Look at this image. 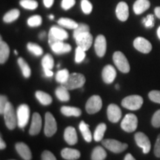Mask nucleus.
<instances>
[{
	"instance_id": "obj_1",
	"label": "nucleus",
	"mask_w": 160,
	"mask_h": 160,
	"mask_svg": "<svg viewBox=\"0 0 160 160\" xmlns=\"http://www.w3.org/2000/svg\"><path fill=\"white\" fill-rule=\"evenodd\" d=\"M85 76L81 73H73L70 74L68 79L65 83L62 84V85L66 88L68 90H74L80 88L85 83Z\"/></svg>"
},
{
	"instance_id": "obj_2",
	"label": "nucleus",
	"mask_w": 160,
	"mask_h": 160,
	"mask_svg": "<svg viewBox=\"0 0 160 160\" xmlns=\"http://www.w3.org/2000/svg\"><path fill=\"white\" fill-rule=\"evenodd\" d=\"M5 125L10 130H13L17 124V116L15 114L13 106L11 102L8 103L3 113Z\"/></svg>"
},
{
	"instance_id": "obj_3",
	"label": "nucleus",
	"mask_w": 160,
	"mask_h": 160,
	"mask_svg": "<svg viewBox=\"0 0 160 160\" xmlns=\"http://www.w3.org/2000/svg\"><path fill=\"white\" fill-rule=\"evenodd\" d=\"M142 104V97L139 95L128 96L122 101V105L125 108L131 110V111H137V110L141 108Z\"/></svg>"
},
{
	"instance_id": "obj_4",
	"label": "nucleus",
	"mask_w": 160,
	"mask_h": 160,
	"mask_svg": "<svg viewBox=\"0 0 160 160\" xmlns=\"http://www.w3.org/2000/svg\"><path fill=\"white\" fill-rule=\"evenodd\" d=\"M113 60L115 65L120 71L124 73H127L130 71V65L127 58L123 53L117 51L113 53Z\"/></svg>"
},
{
	"instance_id": "obj_5",
	"label": "nucleus",
	"mask_w": 160,
	"mask_h": 160,
	"mask_svg": "<svg viewBox=\"0 0 160 160\" xmlns=\"http://www.w3.org/2000/svg\"><path fill=\"white\" fill-rule=\"evenodd\" d=\"M17 124L20 128H24L28 123L30 117V108L28 105L22 104L18 108L17 111Z\"/></svg>"
},
{
	"instance_id": "obj_6",
	"label": "nucleus",
	"mask_w": 160,
	"mask_h": 160,
	"mask_svg": "<svg viewBox=\"0 0 160 160\" xmlns=\"http://www.w3.org/2000/svg\"><path fill=\"white\" fill-rule=\"evenodd\" d=\"M102 145H104V147L108 149L109 151L116 153H122V152L125 151L128 148V145L126 143H122L116 139H111L102 140Z\"/></svg>"
},
{
	"instance_id": "obj_7",
	"label": "nucleus",
	"mask_w": 160,
	"mask_h": 160,
	"mask_svg": "<svg viewBox=\"0 0 160 160\" xmlns=\"http://www.w3.org/2000/svg\"><path fill=\"white\" fill-rule=\"evenodd\" d=\"M138 125V119L137 116L133 113H128L121 123V128L125 132L131 133L136 131Z\"/></svg>"
},
{
	"instance_id": "obj_8",
	"label": "nucleus",
	"mask_w": 160,
	"mask_h": 160,
	"mask_svg": "<svg viewBox=\"0 0 160 160\" xmlns=\"http://www.w3.org/2000/svg\"><path fill=\"white\" fill-rule=\"evenodd\" d=\"M57 131V123L55 118L50 112H47L45 114V123L44 132L46 137H51Z\"/></svg>"
},
{
	"instance_id": "obj_9",
	"label": "nucleus",
	"mask_w": 160,
	"mask_h": 160,
	"mask_svg": "<svg viewBox=\"0 0 160 160\" xmlns=\"http://www.w3.org/2000/svg\"><path fill=\"white\" fill-rule=\"evenodd\" d=\"M102 106V101L99 96L94 95L90 97L86 103L85 108L89 114H94L99 112Z\"/></svg>"
},
{
	"instance_id": "obj_10",
	"label": "nucleus",
	"mask_w": 160,
	"mask_h": 160,
	"mask_svg": "<svg viewBox=\"0 0 160 160\" xmlns=\"http://www.w3.org/2000/svg\"><path fill=\"white\" fill-rule=\"evenodd\" d=\"M134 138L137 145L142 148L143 153L145 154L148 153L151 148V142H150L148 137L145 133H142V132H138L135 134Z\"/></svg>"
},
{
	"instance_id": "obj_11",
	"label": "nucleus",
	"mask_w": 160,
	"mask_h": 160,
	"mask_svg": "<svg viewBox=\"0 0 160 160\" xmlns=\"http://www.w3.org/2000/svg\"><path fill=\"white\" fill-rule=\"evenodd\" d=\"M75 39L78 47H80L85 51L89 50L92 45V42H93V37L90 33V32H87V33L79 35Z\"/></svg>"
},
{
	"instance_id": "obj_12",
	"label": "nucleus",
	"mask_w": 160,
	"mask_h": 160,
	"mask_svg": "<svg viewBox=\"0 0 160 160\" xmlns=\"http://www.w3.org/2000/svg\"><path fill=\"white\" fill-rule=\"evenodd\" d=\"M133 46L137 51L143 53H148L152 50L151 42L143 37H137L133 41Z\"/></svg>"
},
{
	"instance_id": "obj_13",
	"label": "nucleus",
	"mask_w": 160,
	"mask_h": 160,
	"mask_svg": "<svg viewBox=\"0 0 160 160\" xmlns=\"http://www.w3.org/2000/svg\"><path fill=\"white\" fill-rule=\"evenodd\" d=\"M42 65L43 67L44 73L47 77H51L53 75V71L51 69L54 66V60H53V57L49 53L45 55L43 57L42 61Z\"/></svg>"
},
{
	"instance_id": "obj_14",
	"label": "nucleus",
	"mask_w": 160,
	"mask_h": 160,
	"mask_svg": "<svg viewBox=\"0 0 160 160\" xmlns=\"http://www.w3.org/2000/svg\"><path fill=\"white\" fill-rule=\"evenodd\" d=\"M108 118L111 122L116 123L119 121L122 117V111L119 107L115 104H111L108 108Z\"/></svg>"
},
{
	"instance_id": "obj_15",
	"label": "nucleus",
	"mask_w": 160,
	"mask_h": 160,
	"mask_svg": "<svg viewBox=\"0 0 160 160\" xmlns=\"http://www.w3.org/2000/svg\"><path fill=\"white\" fill-rule=\"evenodd\" d=\"M94 48L98 57H102L105 56L107 49V42L105 37L103 35H99L97 37L94 43Z\"/></svg>"
},
{
	"instance_id": "obj_16",
	"label": "nucleus",
	"mask_w": 160,
	"mask_h": 160,
	"mask_svg": "<svg viewBox=\"0 0 160 160\" xmlns=\"http://www.w3.org/2000/svg\"><path fill=\"white\" fill-rule=\"evenodd\" d=\"M42 124V117L39 115V113H33V117H32L31 125L29 130L30 134L32 136L37 135L41 131Z\"/></svg>"
},
{
	"instance_id": "obj_17",
	"label": "nucleus",
	"mask_w": 160,
	"mask_h": 160,
	"mask_svg": "<svg viewBox=\"0 0 160 160\" xmlns=\"http://www.w3.org/2000/svg\"><path fill=\"white\" fill-rule=\"evenodd\" d=\"M117 77V71L113 66L106 65L102 70V79L106 84H111Z\"/></svg>"
},
{
	"instance_id": "obj_18",
	"label": "nucleus",
	"mask_w": 160,
	"mask_h": 160,
	"mask_svg": "<svg viewBox=\"0 0 160 160\" xmlns=\"http://www.w3.org/2000/svg\"><path fill=\"white\" fill-rule=\"evenodd\" d=\"M116 14L118 19L122 22H125L129 17L128 5L125 2H121L117 5L116 9Z\"/></svg>"
},
{
	"instance_id": "obj_19",
	"label": "nucleus",
	"mask_w": 160,
	"mask_h": 160,
	"mask_svg": "<svg viewBox=\"0 0 160 160\" xmlns=\"http://www.w3.org/2000/svg\"><path fill=\"white\" fill-rule=\"evenodd\" d=\"M16 150L20 157L24 160H31L32 159V153L29 147L24 142H18L16 144Z\"/></svg>"
},
{
	"instance_id": "obj_20",
	"label": "nucleus",
	"mask_w": 160,
	"mask_h": 160,
	"mask_svg": "<svg viewBox=\"0 0 160 160\" xmlns=\"http://www.w3.org/2000/svg\"><path fill=\"white\" fill-rule=\"evenodd\" d=\"M64 139L66 142L71 145H73L77 143L78 137L76 129L73 127H68L64 132Z\"/></svg>"
},
{
	"instance_id": "obj_21",
	"label": "nucleus",
	"mask_w": 160,
	"mask_h": 160,
	"mask_svg": "<svg viewBox=\"0 0 160 160\" xmlns=\"http://www.w3.org/2000/svg\"><path fill=\"white\" fill-rule=\"evenodd\" d=\"M52 51L57 54H62V53H68L71 51V46L69 44L64 43L63 41L59 40L57 41V42L53 44L51 46Z\"/></svg>"
},
{
	"instance_id": "obj_22",
	"label": "nucleus",
	"mask_w": 160,
	"mask_h": 160,
	"mask_svg": "<svg viewBox=\"0 0 160 160\" xmlns=\"http://www.w3.org/2000/svg\"><path fill=\"white\" fill-rule=\"evenodd\" d=\"M151 6L149 0H137L133 4V9L137 15L142 14L145 11H147Z\"/></svg>"
},
{
	"instance_id": "obj_23",
	"label": "nucleus",
	"mask_w": 160,
	"mask_h": 160,
	"mask_svg": "<svg viewBox=\"0 0 160 160\" xmlns=\"http://www.w3.org/2000/svg\"><path fill=\"white\" fill-rule=\"evenodd\" d=\"M61 155L66 160H77L81 156L80 152L77 149H72L66 148L62 150Z\"/></svg>"
},
{
	"instance_id": "obj_24",
	"label": "nucleus",
	"mask_w": 160,
	"mask_h": 160,
	"mask_svg": "<svg viewBox=\"0 0 160 160\" xmlns=\"http://www.w3.org/2000/svg\"><path fill=\"white\" fill-rule=\"evenodd\" d=\"M10 55L9 46L1 38L0 41V63L4 64L8 59Z\"/></svg>"
},
{
	"instance_id": "obj_25",
	"label": "nucleus",
	"mask_w": 160,
	"mask_h": 160,
	"mask_svg": "<svg viewBox=\"0 0 160 160\" xmlns=\"http://www.w3.org/2000/svg\"><path fill=\"white\" fill-rule=\"evenodd\" d=\"M61 112L66 117H79L82 114L81 110L76 107L70 106H62L61 108Z\"/></svg>"
},
{
	"instance_id": "obj_26",
	"label": "nucleus",
	"mask_w": 160,
	"mask_h": 160,
	"mask_svg": "<svg viewBox=\"0 0 160 160\" xmlns=\"http://www.w3.org/2000/svg\"><path fill=\"white\" fill-rule=\"evenodd\" d=\"M50 32L58 39L64 41L65 39H67L68 38V33L65 30L61 28L57 27V26H53L50 30Z\"/></svg>"
},
{
	"instance_id": "obj_27",
	"label": "nucleus",
	"mask_w": 160,
	"mask_h": 160,
	"mask_svg": "<svg viewBox=\"0 0 160 160\" xmlns=\"http://www.w3.org/2000/svg\"><path fill=\"white\" fill-rule=\"evenodd\" d=\"M69 90H68L64 86L61 85L58 87L56 90V96L62 102H68L70 99V94H69Z\"/></svg>"
},
{
	"instance_id": "obj_28",
	"label": "nucleus",
	"mask_w": 160,
	"mask_h": 160,
	"mask_svg": "<svg viewBox=\"0 0 160 160\" xmlns=\"http://www.w3.org/2000/svg\"><path fill=\"white\" fill-rule=\"evenodd\" d=\"M79 130L83 136L84 139L88 142L92 141V135L89 129V125L86 124L84 121H82L79 124Z\"/></svg>"
},
{
	"instance_id": "obj_29",
	"label": "nucleus",
	"mask_w": 160,
	"mask_h": 160,
	"mask_svg": "<svg viewBox=\"0 0 160 160\" xmlns=\"http://www.w3.org/2000/svg\"><path fill=\"white\" fill-rule=\"evenodd\" d=\"M36 97L39 100V102L43 105H48L52 102V98L48 93L41 91L36 92Z\"/></svg>"
},
{
	"instance_id": "obj_30",
	"label": "nucleus",
	"mask_w": 160,
	"mask_h": 160,
	"mask_svg": "<svg viewBox=\"0 0 160 160\" xmlns=\"http://www.w3.org/2000/svg\"><path fill=\"white\" fill-rule=\"evenodd\" d=\"M107 157L106 151L100 146L96 147L91 154V160H105Z\"/></svg>"
},
{
	"instance_id": "obj_31",
	"label": "nucleus",
	"mask_w": 160,
	"mask_h": 160,
	"mask_svg": "<svg viewBox=\"0 0 160 160\" xmlns=\"http://www.w3.org/2000/svg\"><path fill=\"white\" fill-rule=\"evenodd\" d=\"M20 12L18 9H13L5 13L3 17V21L6 23H11L17 20L19 17Z\"/></svg>"
},
{
	"instance_id": "obj_32",
	"label": "nucleus",
	"mask_w": 160,
	"mask_h": 160,
	"mask_svg": "<svg viewBox=\"0 0 160 160\" xmlns=\"http://www.w3.org/2000/svg\"><path fill=\"white\" fill-rule=\"evenodd\" d=\"M58 24L59 25L65 27L66 28L69 29H76L79 25V24L76 22L74 20L68 19V18H60L58 20Z\"/></svg>"
},
{
	"instance_id": "obj_33",
	"label": "nucleus",
	"mask_w": 160,
	"mask_h": 160,
	"mask_svg": "<svg viewBox=\"0 0 160 160\" xmlns=\"http://www.w3.org/2000/svg\"><path fill=\"white\" fill-rule=\"evenodd\" d=\"M107 129V126L105 123H101L97 126L93 134V139L96 142L102 141L105 135V132Z\"/></svg>"
},
{
	"instance_id": "obj_34",
	"label": "nucleus",
	"mask_w": 160,
	"mask_h": 160,
	"mask_svg": "<svg viewBox=\"0 0 160 160\" xmlns=\"http://www.w3.org/2000/svg\"><path fill=\"white\" fill-rule=\"evenodd\" d=\"M18 64H19L20 69L22 70V74L25 78H29L31 75V70L28 64L25 61L23 58L20 57L18 59Z\"/></svg>"
},
{
	"instance_id": "obj_35",
	"label": "nucleus",
	"mask_w": 160,
	"mask_h": 160,
	"mask_svg": "<svg viewBox=\"0 0 160 160\" xmlns=\"http://www.w3.org/2000/svg\"><path fill=\"white\" fill-rule=\"evenodd\" d=\"M69 76H70L69 71H68L67 69L60 70V71L57 72V75H56V80H57L59 83L63 84L67 81L68 79Z\"/></svg>"
},
{
	"instance_id": "obj_36",
	"label": "nucleus",
	"mask_w": 160,
	"mask_h": 160,
	"mask_svg": "<svg viewBox=\"0 0 160 160\" xmlns=\"http://www.w3.org/2000/svg\"><path fill=\"white\" fill-rule=\"evenodd\" d=\"M20 5L28 10H35L38 7V2L36 0H20Z\"/></svg>"
},
{
	"instance_id": "obj_37",
	"label": "nucleus",
	"mask_w": 160,
	"mask_h": 160,
	"mask_svg": "<svg viewBox=\"0 0 160 160\" xmlns=\"http://www.w3.org/2000/svg\"><path fill=\"white\" fill-rule=\"evenodd\" d=\"M27 48L30 52H31L33 54L37 56V57H39V56H41L43 53L42 48L37 44L29 42L28 44Z\"/></svg>"
},
{
	"instance_id": "obj_38",
	"label": "nucleus",
	"mask_w": 160,
	"mask_h": 160,
	"mask_svg": "<svg viewBox=\"0 0 160 160\" xmlns=\"http://www.w3.org/2000/svg\"><path fill=\"white\" fill-rule=\"evenodd\" d=\"M87 32H90L89 26L84 23L79 24L78 27L74 29V31H73V37H74V39H76L79 35L87 33Z\"/></svg>"
},
{
	"instance_id": "obj_39",
	"label": "nucleus",
	"mask_w": 160,
	"mask_h": 160,
	"mask_svg": "<svg viewBox=\"0 0 160 160\" xmlns=\"http://www.w3.org/2000/svg\"><path fill=\"white\" fill-rule=\"evenodd\" d=\"M42 22V19L41 16L39 15L33 16L28 19V25L30 27H38V26L41 25Z\"/></svg>"
},
{
	"instance_id": "obj_40",
	"label": "nucleus",
	"mask_w": 160,
	"mask_h": 160,
	"mask_svg": "<svg viewBox=\"0 0 160 160\" xmlns=\"http://www.w3.org/2000/svg\"><path fill=\"white\" fill-rule=\"evenodd\" d=\"M81 8L83 13L85 14H90L93 10V5L88 0H82Z\"/></svg>"
},
{
	"instance_id": "obj_41",
	"label": "nucleus",
	"mask_w": 160,
	"mask_h": 160,
	"mask_svg": "<svg viewBox=\"0 0 160 160\" xmlns=\"http://www.w3.org/2000/svg\"><path fill=\"white\" fill-rule=\"evenodd\" d=\"M85 51L82 49L80 47H77L76 49V56H75V62L77 63H80L85 59Z\"/></svg>"
},
{
	"instance_id": "obj_42",
	"label": "nucleus",
	"mask_w": 160,
	"mask_h": 160,
	"mask_svg": "<svg viewBox=\"0 0 160 160\" xmlns=\"http://www.w3.org/2000/svg\"><path fill=\"white\" fill-rule=\"evenodd\" d=\"M142 22L147 28H151L154 26V17L152 14L148 15L143 19Z\"/></svg>"
},
{
	"instance_id": "obj_43",
	"label": "nucleus",
	"mask_w": 160,
	"mask_h": 160,
	"mask_svg": "<svg viewBox=\"0 0 160 160\" xmlns=\"http://www.w3.org/2000/svg\"><path fill=\"white\" fill-rule=\"evenodd\" d=\"M148 97L153 102L160 104V91H151L148 93Z\"/></svg>"
},
{
	"instance_id": "obj_44",
	"label": "nucleus",
	"mask_w": 160,
	"mask_h": 160,
	"mask_svg": "<svg viewBox=\"0 0 160 160\" xmlns=\"http://www.w3.org/2000/svg\"><path fill=\"white\" fill-rule=\"evenodd\" d=\"M152 125L154 128H160V110L156 111L151 119Z\"/></svg>"
},
{
	"instance_id": "obj_45",
	"label": "nucleus",
	"mask_w": 160,
	"mask_h": 160,
	"mask_svg": "<svg viewBox=\"0 0 160 160\" xmlns=\"http://www.w3.org/2000/svg\"><path fill=\"white\" fill-rule=\"evenodd\" d=\"M8 102H9L7 97L4 95H1V97H0V113L1 114H3L4 111H5L6 106H7Z\"/></svg>"
},
{
	"instance_id": "obj_46",
	"label": "nucleus",
	"mask_w": 160,
	"mask_h": 160,
	"mask_svg": "<svg viewBox=\"0 0 160 160\" xmlns=\"http://www.w3.org/2000/svg\"><path fill=\"white\" fill-rule=\"evenodd\" d=\"M76 0H62V8L65 11L71 8L75 5Z\"/></svg>"
},
{
	"instance_id": "obj_47",
	"label": "nucleus",
	"mask_w": 160,
	"mask_h": 160,
	"mask_svg": "<svg viewBox=\"0 0 160 160\" xmlns=\"http://www.w3.org/2000/svg\"><path fill=\"white\" fill-rule=\"evenodd\" d=\"M42 160H57L55 156L49 151H45L42 153Z\"/></svg>"
},
{
	"instance_id": "obj_48",
	"label": "nucleus",
	"mask_w": 160,
	"mask_h": 160,
	"mask_svg": "<svg viewBox=\"0 0 160 160\" xmlns=\"http://www.w3.org/2000/svg\"><path fill=\"white\" fill-rule=\"evenodd\" d=\"M154 154L157 157L160 158V134L158 136L154 146Z\"/></svg>"
},
{
	"instance_id": "obj_49",
	"label": "nucleus",
	"mask_w": 160,
	"mask_h": 160,
	"mask_svg": "<svg viewBox=\"0 0 160 160\" xmlns=\"http://www.w3.org/2000/svg\"><path fill=\"white\" fill-rule=\"evenodd\" d=\"M53 2H54V0H43V3L46 8H51L53 5Z\"/></svg>"
},
{
	"instance_id": "obj_50",
	"label": "nucleus",
	"mask_w": 160,
	"mask_h": 160,
	"mask_svg": "<svg viewBox=\"0 0 160 160\" xmlns=\"http://www.w3.org/2000/svg\"><path fill=\"white\" fill-rule=\"evenodd\" d=\"M5 148H6V144L5 142L3 141L2 138V137H1V139H0V149L3 150V149H5Z\"/></svg>"
},
{
	"instance_id": "obj_51",
	"label": "nucleus",
	"mask_w": 160,
	"mask_h": 160,
	"mask_svg": "<svg viewBox=\"0 0 160 160\" xmlns=\"http://www.w3.org/2000/svg\"><path fill=\"white\" fill-rule=\"evenodd\" d=\"M124 160H136V159L131 154V153H128V154L125 156Z\"/></svg>"
},
{
	"instance_id": "obj_52",
	"label": "nucleus",
	"mask_w": 160,
	"mask_h": 160,
	"mask_svg": "<svg viewBox=\"0 0 160 160\" xmlns=\"http://www.w3.org/2000/svg\"><path fill=\"white\" fill-rule=\"evenodd\" d=\"M154 12H155V15L157 16V17L160 19V7H157L154 10Z\"/></svg>"
},
{
	"instance_id": "obj_53",
	"label": "nucleus",
	"mask_w": 160,
	"mask_h": 160,
	"mask_svg": "<svg viewBox=\"0 0 160 160\" xmlns=\"http://www.w3.org/2000/svg\"><path fill=\"white\" fill-rule=\"evenodd\" d=\"M45 36H46V33H45V32H42V33H39V37L41 39H43L45 37Z\"/></svg>"
},
{
	"instance_id": "obj_54",
	"label": "nucleus",
	"mask_w": 160,
	"mask_h": 160,
	"mask_svg": "<svg viewBox=\"0 0 160 160\" xmlns=\"http://www.w3.org/2000/svg\"><path fill=\"white\" fill-rule=\"evenodd\" d=\"M157 36H158V37H159V39H160V26L157 30Z\"/></svg>"
},
{
	"instance_id": "obj_55",
	"label": "nucleus",
	"mask_w": 160,
	"mask_h": 160,
	"mask_svg": "<svg viewBox=\"0 0 160 160\" xmlns=\"http://www.w3.org/2000/svg\"><path fill=\"white\" fill-rule=\"evenodd\" d=\"M49 18L51 19H53V18H54V17H53V15H50L49 16Z\"/></svg>"
},
{
	"instance_id": "obj_56",
	"label": "nucleus",
	"mask_w": 160,
	"mask_h": 160,
	"mask_svg": "<svg viewBox=\"0 0 160 160\" xmlns=\"http://www.w3.org/2000/svg\"><path fill=\"white\" fill-rule=\"evenodd\" d=\"M116 88H117V89H119V85H116Z\"/></svg>"
},
{
	"instance_id": "obj_57",
	"label": "nucleus",
	"mask_w": 160,
	"mask_h": 160,
	"mask_svg": "<svg viewBox=\"0 0 160 160\" xmlns=\"http://www.w3.org/2000/svg\"><path fill=\"white\" fill-rule=\"evenodd\" d=\"M14 53H15L16 55H17L18 54V52L17 51H14Z\"/></svg>"
},
{
	"instance_id": "obj_58",
	"label": "nucleus",
	"mask_w": 160,
	"mask_h": 160,
	"mask_svg": "<svg viewBox=\"0 0 160 160\" xmlns=\"http://www.w3.org/2000/svg\"><path fill=\"white\" fill-rule=\"evenodd\" d=\"M11 160H14V159H11Z\"/></svg>"
}]
</instances>
